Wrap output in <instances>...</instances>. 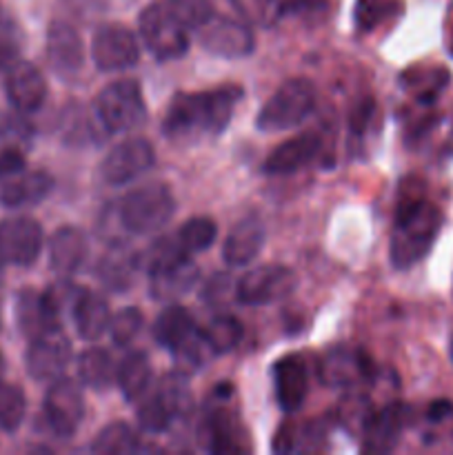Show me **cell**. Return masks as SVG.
I'll return each instance as SVG.
<instances>
[{
    "instance_id": "26",
    "label": "cell",
    "mask_w": 453,
    "mask_h": 455,
    "mask_svg": "<svg viewBox=\"0 0 453 455\" xmlns=\"http://www.w3.org/2000/svg\"><path fill=\"white\" fill-rule=\"evenodd\" d=\"M78 378L84 387L93 391H107L115 385L118 378V364L111 358V354L100 347L83 351L78 355Z\"/></svg>"
},
{
    "instance_id": "40",
    "label": "cell",
    "mask_w": 453,
    "mask_h": 455,
    "mask_svg": "<svg viewBox=\"0 0 453 455\" xmlns=\"http://www.w3.org/2000/svg\"><path fill=\"white\" fill-rule=\"evenodd\" d=\"M167 4L189 31H198L213 16L211 0H167Z\"/></svg>"
},
{
    "instance_id": "18",
    "label": "cell",
    "mask_w": 453,
    "mask_h": 455,
    "mask_svg": "<svg viewBox=\"0 0 453 455\" xmlns=\"http://www.w3.org/2000/svg\"><path fill=\"white\" fill-rule=\"evenodd\" d=\"M404 422H407V409L400 403L386 404L380 411H373L364 425L362 434V451L367 453H389L398 444L402 435Z\"/></svg>"
},
{
    "instance_id": "47",
    "label": "cell",
    "mask_w": 453,
    "mask_h": 455,
    "mask_svg": "<svg viewBox=\"0 0 453 455\" xmlns=\"http://www.w3.org/2000/svg\"><path fill=\"white\" fill-rule=\"evenodd\" d=\"M0 267H3V260H0ZM0 287H3V278H0ZM0 324H3V298H0Z\"/></svg>"
},
{
    "instance_id": "6",
    "label": "cell",
    "mask_w": 453,
    "mask_h": 455,
    "mask_svg": "<svg viewBox=\"0 0 453 455\" xmlns=\"http://www.w3.org/2000/svg\"><path fill=\"white\" fill-rule=\"evenodd\" d=\"M315 107V87L306 78L287 80L258 111L256 127L265 133L298 127Z\"/></svg>"
},
{
    "instance_id": "14",
    "label": "cell",
    "mask_w": 453,
    "mask_h": 455,
    "mask_svg": "<svg viewBox=\"0 0 453 455\" xmlns=\"http://www.w3.org/2000/svg\"><path fill=\"white\" fill-rule=\"evenodd\" d=\"M47 58L62 80H74L83 71L84 44L78 31L65 20H53L47 29Z\"/></svg>"
},
{
    "instance_id": "9",
    "label": "cell",
    "mask_w": 453,
    "mask_h": 455,
    "mask_svg": "<svg viewBox=\"0 0 453 455\" xmlns=\"http://www.w3.org/2000/svg\"><path fill=\"white\" fill-rule=\"evenodd\" d=\"M71 360V342L65 336L62 327H49L43 333L29 340V349L25 354L27 373L36 382H53L65 373Z\"/></svg>"
},
{
    "instance_id": "5",
    "label": "cell",
    "mask_w": 453,
    "mask_h": 455,
    "mask_svg": "<svg viewBox=\"0 0 453 455\" xmlns=\"http://www.w3.org/2000/svg\"><path fill=\"white\" fill-rule=\"evenodd\" d=\"M98 120L109 133H127L145 124L147 105L138 80L120 78L107 84L96 98Z\"/></svg>"
},
{
    "instance_id": "15",
    "label": "cell",
    "mask_w": 453,
    "mask_h": 455,
    "mask_svg": "<svg viewBox=\"0 0 453 455\" xmlns=\"http://www.w3.org/2000/svg\"><path fill=\"white\" fill-rule=\"evenodd\" d=\"M4 92H7L9 102L20 114H34L47 100V80L36 65L27 60H16L7 69Z\"/></svg>"
},
{
    "instance_id": "17",
    "label": "cell",
    "mask_w": 453,
    "mask_h": 455,
    "mask_svg": "<svg viewBox=\"0 0 453 455\" xmlns=\"http://www.w3.org/2000/svg\"><path fill=\"white\" fill-rule=\"evenodd\" d=\"M275 398L284 413H293L305 404L309 394V369L302 355L287 354L274 367Z\"/></svg>"
},
{
    "instance_id": "44",
    "label": "cell",
    "mask_w": 453,
    "mask_h": 455,
    "mask_svg": "<svg viewBox=\"0 0 453 455\" xmlns=\"http://www.w3.org/2000/svg\"><path fill=\"white\" fill-rule=\"evenodd\" d=\"M275 0H231L235 12L247 22H265Z\"/></svg>"
},
{
    "instance_id": "45",
    "label": "cell",
    "mask_w": 453,
    "mask_h": 455,
    "mask_svg": "<svg viewBox=\"0 0 453 455\" xmlns=\"http://www.w3.org/2000/svg\"><path fill=\"white\" fill-rule=\"evenodd\" d=\"M25 169V156L16 147H7L0 151V178H9Z\"/></svg>"
},
{
    "instance_id": "13",
    "label": "cell",
    "mask_w": 453,
    "mask_h": 455,
    "mask_svg": "<svg viewBox=\"0 0 453 455\" xmlns=\"http://www.w3.org/2000/svg\"><path fill=\"white\" fill-rule=\"evenodd\" d=\"M198 40L209 53L218 58H244L256 47L253 31L247 22L234 20V18H222L213 13L198 31Z\"/></svg>"
},
{
    "instance_id": "29",
    "label": "cell",
    "mask_w": 453,
    "mask_h": 455,
    "mask_svg": "<svg viewBox=\"0 0 453 455\" xmlns=\"http://www.w3.org/2000/svg\"><path fill=\"white\" fill-rule=\"evenodd\" d=\"M195 320L182 305H171L155 318L154 338L160 347L173 351L195 331Z\"/></svg>"
},
{
    "instance_id": "10",
    "label": "cell",
    "mask_w": 453,
    "mask_h": 455,
    "mask_svg": "<svg viewBox=\"0 0 453 455\" xmlns=\"http://www.w3.org/2000/svg\"><path fill=\"white\" fill-rule=\"evenodd\" d=\"M91 58L105 74L131 69L140 60V43L136 34L118 22L98 27L91 40Z\"/></svg>"
},
{
    "instance_id": "36",
    "label": "cell",
    "mask_w": 453,
    "mask_h": 455,
    "mask_svg": "<svg viewBox=\"0 0 453 455\" xmlns=\"http://www.w3.org/2000/svg\"><path fill=\"white\" fill-rule=\"evenodd\" d=\"M25 34L16 18L0 7V71H7L16 60H20Z\"/></svg>"
},
{
    "instance_id": "43",
    "label": "cell",
    "mask_w": 453,
    "mask_h": 455,
    "mask_svg": "<svg viewBox=\"0 0 453 455\" xmlns=\"http://www.w3.org/2000/svg\"><path fill=\"white\" fill-rule=\"evenodd\" d=\"M229 293L235 296V283L231 280V275L216 274L213 278L207 280V284H204L203 300L209 302V305H220V302L226 300Z\"/></svg>"
},
{
    "instance_id": "46",
    "label": "cell",
    "mask_w": 453,
    "mask_h": 455,
    "mask_svg": "<svg viewBox=\"0 0 453 455\" xmlns=\"http://www.w3.org/2000/svg\"><path fill=\"white\" fill-rule=\"evenodd\" d=\"M371 116H373V100H371V98H364V100H360L358 105L351 109L349 127L354 129L355 133H362L364 129H367Z\"/></svg>"
},
{
    "instance_id": "32",
    "label": "cell",
    "mask_w": 453,
    "mask_h": 455,
    "mask_svg": "<svg viewBox=\"0 0 453 455\" xmlns=\"http://www.w3.org/2000/svg\"><path fill=\"white\" fill-rule=\"evenodd\" d=\"M91 453L100 455H127L136 453L140 449V440H138L136 431L124 422H111L107 425L100 434L93 438Z\"/></svg>"
},
{
    "instance_id": "8",
    "label": "cell",
    "mask_w": 453,
    "mask_h": 455,
    "mask_svg": "<svg viewBox=\"0 0 453 455\" xmlns=\"http://www.w3.org/2000/svg\"><path fill=\"white\" fill-rule=\"evenodd\" d=\"M296 275L282 265H262L235 280V300L249 307L274 305L296 289Z\"/></svg>"
},
{
    "instance_id": "3",
    "label": "cell",
    "mask_w": 453,
    "mask_h": 455,
    "mask_svg": "<svg viewBox=\"0 0 453 455\" xmlns=\"http://www.w3.org/2000/svg\"><path fill=\"white\" fill-rule=\"evenodd\" d=\"M176 198L164 182H145L120 200L118 216L127 231L136 235L155 234L171 220Z\"/></svg>"
},
{
    "instance_id": "41",
    "label": "cell",
    "mask_w": 453,
    "mask_h": 455,
    "mask_svg": "<svg viewBox=\"0 0 453 455\" xmlns=\"http://www.w3.org/2000/svg\"><path fill=\"white\" fill-rule=\"evenodd\" d=\"M371 413L373 411L371 407H369L367 398L360 394L346 395L340 404V422L345 425V429L355 431V434H362L364 425H367Z\"/></svg>"
},
{
    "instance_id": "25",
    "label": "cell",
    "mask_w": 453,
    "mask_h": 455,
    "mask_svg": "<svg viewBox=\"0 0 453 455\" xmlns=\"http://www.w3.org/2000/svg\"><path fill=\"white\" fill-rule=\"evenodd\" d=\"M115 385L120 387L127 403H138L154 385V369H151L149 355L142 351H133L118 364V378Z\"/></svg>"
},
{
    "instance_id": "7",
    "label": "cell",
    "mask_w": 453,
    "mask_h": 455,
    "mask_svg": "<svg viewBox=\"0 0 453 455\" xmlns=\"http://www.w3.org/2000/svg\"><path fill=\"white\" fill-rule=\"evenodd\" d=\"M43 416L53 435L62 440L71 438L84 418V398L80 385H76V380L71 378L62 376L49 382L43 403Z\"/></svg>"
},
{
    "instance_id": "20",
    "label": "cell",
    "mask_w": 453,
    "mask_h": 455,
    "mask_svg": "<svg viewBox=\"0 0 453 455\" xmlns=\"http://www.w3.org/2000/svg\"><path fill=\"white\" fill-rule=\"evenodd\" d=\"M265 244V225L256 213H249L234 225L222 244V258L229 267H247Z\"/></svg>"
},
{
    "instance_id": "35",
    "label": "cell",
    "mask_w": 453,
    "mask_h": 455,
    "mask_svg": "<svg viewBox=\"0 0 453 455\" xmlns=\"http://www.w3.org/2000/svg\"><path fill=\"white\" fill-rule=\"evenodd\" d=\"M27 416V398L18 385L0 380V429L13 434Z\"/></svg>"
},
{
    "instance_id": "28",
    "label": "cell",
    "mask_w": 453,
    "mask_h": 455,
    "mask_svg": "<svg viewBox=\"0 0 453 455\" xmlns=\"http://www.w3.org/2000/svg\"><path fill=\"white\" fill-rule=\"evenodd\" d=\"M240 435V427L226 409H213L204 420V444L211 453H240L244 449Z\"/></svg>"
},
{
    "instance_id": "49",
    "label": "cell",
    "mask_w": 453,
    "mask_h": 455,
    "mask_svg": "<svg viewBox=\"0 0 453 455\" xmlns=\"http://www.w3.org/2000/svg\"><path fill=\"white\" fill-rule=\"evenodd\" d=\"M449 354H451V360H453V336H451V345H449Z\"/></svg>"
},
{
    "instance_id": "33",
    "label": "cell",
    "mask_w": 453,
    "mask_h": 455,
    "mask_svg": "<svg viewBox=\"0 0 453 455\" xmlns=\"http://www.w3.org/2000/svg\"><path fill=\"white\" fill-rule=\"evenodd\" d=\"M218 227L211 218L207 216H195L191 220H187L185 225L178 229L176 240L180 243V247L185 249L189 256L200 251H207L213 243H216Z\"/></svg>"
},
{
    "instance_id": "11",
    "label": "cell",
    "mask_w": 453,
    "mask_h": 455,
    "mask_svg": "<svg viewBox=\"0 0 453 455\" xmlns=\"http://www.w3.org/2000/svg\"><path fill=\"white\" fill-rule=\"evenodd\" d=\"M44 234L38 220L12 216L0 220V260L3 265L31 267L43 251Z\"/></svg>"
},
{
    "instance_id": "34",
    "label": "cell",
    "mask_w": 453,
    "mask_h": 455,
    "mask_svg": "<svg viewBox=\"0 0 453 455\" xmlns=\"http://www.w3.org/2000/svg\"><path fill=\"white\" fill-rule=\"evenodd\" d=\"M171 354H173V360H176L178 371L187 373V376L194 371H200V369H203L213 355H216L211 351V347H209V342L204 340L200 329H195V331L191 333L182 345H178Z\"/></svg>"
},
{
    "instance_id": "16",
    "label": "cell",
    "mask_w": 453,
    "mask_h": 455,
    "mask_svg": "<svg viewBox=\"0 0 453 455\" xmlns=\"http://www.w3.org/2000/svg\"><path fill=\"white\" fill-rule=\"evenodd\" d=\"M320 151H322V138L318 133H300V136L280 142L262 163V172L266 176H289L318 158Z\"/></svg>"
},
{
    "instance_id": "2",
    "label": "cell",
    "mask_w": 453,
    "mask_h": 455,
    "mask_svg": "<svg viewBox=\"0 0 453 455\" xmlns=\"http://www.w3.org/2000/svg\"><path fill=\"white\" fill-rule=\"evenodd\" d=\"M442 227V213L417 191H404L391 231L389 258L395 269H411L433 247Z\"/></svg>"
},
{
    "instance_id": "12",
    "label": "cell",
    "mask_w": 453,
    "mask_h": 455,
    "mask_svg": "<svg viewBox=\"0 0 453 455\" xmlns=\"http://www.w3.org/2000/svg\"><path fill=\"white\" fill-rule=\"evenodd\" d=\"M155 163V151L145 138H127L111 147L100 164V176L107 185L123 187L149 172Z\"/></svg>"
},
{
    "instance_id": "21",
    "label": "cell",
    "mask_w": 453,
    "mask_h": 455,
    "mask_svg": "<svg viewBox=\"0 0 453 455\" xmlns=\"http://www.w3.org/2000/svg\"><path fill=\"white\" fill-rule=\"evenodd\" d=\"M53 191V178L43 169L18 172L0 187V204L7 209H25L43 203Z\"/></svg>"
},
{
    "instance_id": "38",
    "label": "cell",
    "mask_w": 453,
    "mask_h": 455,
    "mask_svg": "<svg viewBox=\"0 0 453 455\" xmlns=\"http://www.w3.org/2000/svg\"><path fill=\"white\" fill-rule=\"evenodd\" d=\"M138 265V258L118 251L115 256H107L100 265V280H105L111 289H127L131 283V271Z\"/></svg>"
},
{
    "instance_id": "27",
    "label": "cell",
    "mask_w": 453,
    "mask_h": 455,
    "mask_svg": "<svg viewBox=\"0 0 453 455\" xmlns=\"http://www.w3.org/2000/svg\"><path fill=\"white\" fill-rule=\"evenodd\" d=\"M195 278H198V269H195V265L191 262V258H187V260L176 262V265L151 271V293H154V298H158V300L178 298L194 287Z\"/></svg>"
},
{
    "instance_id": "50",
    "label": "cell",
    "mask_w": 453,
    "mask_h": 455,
    "mask_svg": "<svg viewBox=\"0 0 453 455\" xmlns=\"http://www.w3.org/2000/svg\"><path fill=\"white\" fill-rule=\"evenodd\" d=\"M449 49H451V56H453V36H451V43H449Z\"/></svg>"
},
{
    "instance_id": "22",
    "label": "cell",
    "mask_w": 453,
    "mask_h": 455,
    "mask_svg": "<svg viewBox=\"0 0 453 455\" xmlns=\"http://www.w3.org/2000/svg\"><path fill=\"white\" fill-rule=\"evenodd\" d=\"M87 258V238L78 227H60L49 238V265L62 278H69Z\"/></svg>"
},
{
    "instance_id": "4",
    "label": "cell",
    "mask_w": 453,
    "mask_h": 455,
    "mask_svg": "<svg viewBox=\"0 0 453 455\" xmlns=\"http://www.w3.org/2000/svg\"><path fill=\"white\" fill-rule=\"evenodd\" d=\"M138 34L151 56L163 62L178 60L189 52V29L169 9L167 0L145 7L138 18Z\"/></svg>"
},
{
    "instance_id": "19",
    "label": "cell",
    "mask_w": 453,
    "mask_h": 455,
    "mask_svg": "<svg viewBox=\"0 0 453 455\" xmlns=\"http://www.w3.org/2000/svg\"><path fill=\"white\" fill-rule=\"evenodd\" d=\"M318 376L327 387H354L369 378V358L358 349L331 347L320 360Z\"/></svg>"
},
{
    "instance_id": "30",
    "label": "cell",
    "mask_w": 453,
    "mask_h": 455,
    "mask_svg": "<svg viewBox=\"0 0 453 455\" xmlns=\"http://www.w3.org/2000/svg\"><path fill=\"white\" fill-rule=\"evenodd\" d=\"M138 425L147 434H163L171 427V422L176 420V411L171 409V404L167 403V398L163 395V391L155 385H151V389L138 400Z\"/></svg>"
},
{
    "instance_id": "48",
    "label": "cell",
    "mask_w": 453,
    "mask_h": 455,
    "mask_svg": "<svg viewBox=\"0 0 453 455\" xmlns=\"http://www.w3.org/2000/svg\"><path fill=\"white\" fill-rule=\"evenodd\" d=\"M3 373H4V358L3 354H0V380H3Z\"/></svg>"
},
{
    "instance_id": "42",
    "label": "cell",
    "mask_w": 453,
    "mask_h": 455,
    "mask_svg": "<svg viewBox=\"0 0 453 455\" xmlns=\"http://www.w3.org/2000/svg\"><path fill=\"white\" fill-rule=\"evenodd\" d=\"M329 0H284L278 7V16H300L318 20L327 13Z\"/></svg>"
},
{
    "instance_id": "37",
    "label": "cell",
    "mask_w": 453,
    "mask_h": 455,
    "mask_svg": "<svg viewBox=\"0 0 453 455\" xmlns=\"http://www.w3.org/2000/svg\"><path fill=\"white\" fill-rule=\"evenodd\" d=\"M398 0H358L354 9V20L360 31H373L389 18L398 16Z\"/></svg>"
},
{
    "instance_id": "23",
    "label": "cell",
    "mask_w": 453,
    "mask_h": 455,
    "mask_svg": "<svg viewBox=\"0 0 453 455\" xmlns=\"http://www.w3.org/2000/svg\"><path fill=\"white\" fill-rule=\"evenodd\" d=\"M71 315H74L76 329H78V336L83 340H98L109 331L111 309L109 302L100 293L84 291L80 300L76 302Z\"/></svg>"
},
{
    "instance_id": "1",
    "label": "cell",
    "mask_w": 453,
    "mask_h": 455,
    "mask_svg": "<svg viewBox=\"0 0 453 455\" xmlns=\"http://www.w3.org/2000/svg\"><path fill=\"white\" fill-rule=\"evenodd\" d=\"M242 98L238 84H222L207 92L178 93L163 118V133L176 142H198L220 136L231 123L235 105Z\"/></svg>"
},
{
    "instance_id": "24",
    "label": "cell",
    "mask_w": 453,
    "mask_h": 455,
    "mask_svg": "<svg viewBox=\"0 0 453 455\" xmlns=\"http://www.w3.org/2000/svg\"><path fill=\"white\" fill-rule=\"evenodd\" d=\"M16 323L25 338H34L43 333L44 329L58 327V320L49 311L44 296L36 289H22L16 298Z\"/></svg>"
},
{
    "instance_id": "39",
    "label": "cell",
    "mask_w": 453,
    "mask_h": 455,
    "mask_svg": "<svg viewBox=\"0 0 453 455\" xmlns=\"http://www.w3.org/2000/svg\"><path fill=\"white\" fill-rule=\"evenodd\" d=\"M140 329H142V314L140 309H136V307H124V309H120L118 314L111 315L109 333H111V340H114L118 347L131 345V342L138 338V333H140Z\"/></svg>"
},
{
    "instance_id": "31",
    "label": "cell",
    "mask_w": 453,
    "mask_h": 455,
    "mask_svg": "<svg viewBox=\"0 0 453 455\" xmlns=\"http://www.w3.org/2000/svg\"><path fill=\"white\" fill-rule=\"evenodd\" d=\"M200 331H203L204 340L209 342L213 354L222 355V354H229V351H234L235 347L240 345L244 329L235 315L218 314L213 315V318L209 320Z\"/></svg>"
}]
</instances>
